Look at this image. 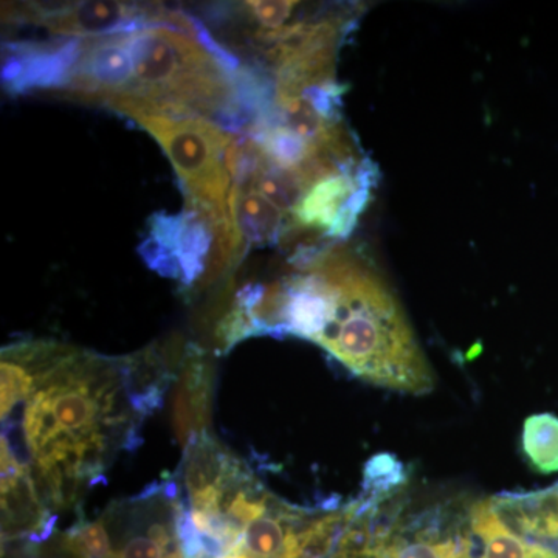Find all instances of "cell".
Here are the masks:
<instances>
[{"instance_id": "1", "label": "cell", "mask_w": 558, "mask_h": 558, "mask_svg": "<svg viewBox=\"0 0 558 558\" xmlns=\"http://www.w3.org/2000/svg\"><path fill=\"white\" fill-rule=\"evenodd\" d=\"M2 450L27 470L47 508L78 505L113 457L140 444L143 413L128 359L58 341L2 349Z\"/></svg>"}, {"instance_id": "2", "label": "cell", "mask_w": 558, "mask_h": 558, "mask_svg": "<svg viewBox=\"0 0 558 558\" xmlns=\"http://www.w3.org/2000/svg\"><path fill=\"white\" fill-rule=\"evenodd\" d=\"M293 263L311 270L325 299L314 343L360 379L422 395L432 371L402 307L376 271L343 248H303Z\"/></svg>"}, {"instance_id": "3", "label": "cell", "mask_w": 558, "mask_h": 558, "mask_svg": "<svg viewBox=\"0 0 558 558\" xmlns=\"http://www.w3.org/2000/svg\"><path fill=\"white\" fill-rule=\"evenodd\" d=\"M132 120L145 128L170 157L185 194V208L205 213L215 222L230 220L227 150L234 135L204 119L138 113Z\"/></svg>"}, {"instance_id": "4", "label": "cell", "mask_w": 558, "mask_h": 558, "mask_svg": "<svg viewBox=\"0 0 558 558\" xmlns=\"http://www.w3.org/2000/svg\"><path fill=\"white\" fill-rule=\"evenodd\" d=\"M3 21L40 25L69 38L123 35L148 27L174 28L175 11L131 2H27L3 7Z\"/></svg>"}, {"instance_id": "5", "label": "cell", "mask_w": 558, "mask_h": 558, "mask_svg": "<svg viewBox=\"0 0 558 558\" xmlns=\"http://www.w3.org/2000/svg\"><path fill=\"white\" fill-rule=\"evenodd\" d=\"M174 498L175 481L171 478L110 506L101 517L112 543L109 558H183Z\"/></svg>"}, {"instance_id": "6", "label": "cell", "mask_w": 558, "mask_h": 558, "mask_svg": "<svg viewBox=\"0 0 558 558\" xmlns=\"http://www.w3.org/2000/svg\"><path fill=\"white\" fill-rule=\"evenodd\" d=\"M226 223V222H222ZM205 213L185 208L180 215L156 213L138 253L149 269L185 289L201 284L216 250L218 227Z\"/></svg>"}, {"instance_id": "7", "label": "cell", "mask_w": 558, "mask_h": 558, "mask_svg": "<svg viewBox=\"0 0 558 558\" xmlns=\"http://www.w3.org/2000/svg\"><path fill=\"white\" fill-rule=\"evenodd\" d=\"M371 183L368 161H363L357 170L326 175L304 193L290 223L296 229L322 230L332 238H347L368 204Z\"/></svg>"}, {"instance_id": "8", "label": "cell", "mask_w": 558, "mask_h": 558, "mask_svg": "<svg viewBox=\"0 0 558 558\" xmlns=\"http://www.w3.org/2000/svg\"><path fill=\"white\" fill-rule=\"evenodd\" d=\"M134 80L126 33L123 35L84 38L83 51L68 86L60 90L78 100L106 106L116 98L130 94Z\"/></svg>"}, {"instance_id": "9", "label": "cell", "mask_w": 558, "mask_h": 558, "mask_svg": "<svg viewBox=\"0 0 558 558\" xmlns=\"http://www.w3.org/2000/svg\"><path fill=\"white\" fill-rule=\"evenodd\" d=\"M83 51V39L62 43H14L3 46L2 83L13 94L62 90Z\"/></svg>"}, {"instance_id": "10", "label": "cell", "mask_w": 558, "mask_h": 558, "mask_svg": "<svg viewBox=\"0 0 558 558\" xmlns=\"http://www.w3.org/2000/svg\"><path fill=\"white\" fill-rule=\"evenodd\" d=\"M178 379L172 400V425L185 449L191 440L207 432L213 371L204 349L196 344L183 348Z\"/></svg>"}, {"instance_id": "11", "label": "cell", "mask_w": 558, "mask_h": 558, "mask_svg": "<svg viewBox=\"0 0 558 558\" xmlns=\"http://www.w3.org/2000/svg\"><path fill=\"white\" fill-rule=\"evenodd\" d=\"M230 220L244 244H275L288 231L286 216L267 197L250 185H231Z\"/></svg>"}, {"instance_id": "12", "label": "cell", "mask_w": 558, "mask_h": 558, "mask_svg": "<svg viewBox=\"0 0 558 558\" xmlns=\"http://www.w3.org/2000/svg\"><path fill=\"white\" fill-rule=\"evenodd\" d=\"M470 523L483 543L480 558H558V550L513 532L494 501L473 506Z\"/></svg>"}, {"instance_id": "13", "label": "cell", "mask_w": 558, "mask_h": 558, "mask_svg": "<svg viewBox=\"0 0 558 558\" xmlns=\"http://www.w3.org/2000/svg\"><path fill=\"white\" fill-rule=\"evenodd\" d=\"M495 506L508 509L510 521L519 524L521 534L558 550V486L501 499V505Z\"/></svg>"}, {"instance_id": "14", "label": "cell", "mask_w": 558, "mask_h": 558, "mask_svg": "<svg viewBox=\"0 0 558 558\" xmlns=\"http://www.w3.org/2000/svg\"><path fill=\"white\" fill-rule=\"evenodd\" d=\"M470 539L461 535L421 534L376 545L374 558H470Z\"/></svg>"}, {"instance_id": "15", "label": "cell", "mask_w": 558, "mask_h": 558, "mask_svg": "<svg viewBox=\"0 0 558 558\" xmlns=\"http://www.w3.org/2000/svg\"><path fill=\"white\" fill-rule=\"evenodd\" d=\"M523 450L539 473L558 472V417L550 413L527 417L523 428Z\"/></svg>"}, {"instance_id": "16", "label": "cell", "mask_w": 558, "mask_h": 558, "mask_svg": "<svg viewBox=\"0 0 558 558\" xmlns=\"http://www.w3.org/2000/svg\"><path fill=\"white\" fill-rule=\"evenodd\" d=\"M299 2L290 0H255V2L241 3V11L247 14V20L255 22V40L258 46H269L279 32L288 27Z\"/></svg>"}, {"instance_id": "17", "label": "cell", "mask_w": 558, "mask_h": 558, "mask_svg": "<svg viewBox=\"0 0 558 558\" xmlns=\"http://www.w3.org/2000/svg\"><path fill=\"white\" fill-rule=\"evenodd\" d=\"M61 546L80 558H109L112 553L108 526L102 519L80 520L62 535Z\"/></svg>"}]
</instances>
